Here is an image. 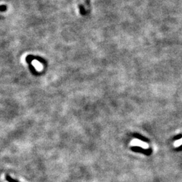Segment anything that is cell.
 Here are the masks:
<instances>
[{"instance_id":"cell-5","label":"cell","mask_w":182,"mask_h":182,"mask_svg":"<svg viewBox=\"0 0 182 182\" xmlns=\"http://www.w3.org/2000/svg\"><path fill=\"white\" fill-rule=\"evenodd\" d=\"M82 2H83V3H84V0H82Z\"/></svg>"},{"instance_id":"cell-2","label":"cell","mask_w":182,"mask_h":182,"mask_svg":"<svg viewBox=\"0 0 182 182\" xmlns=\"http://www.w3.org/2000/svg\"><path fill=\"white\" fill-rule=\"evenodd\" d=\"M134 142H135L136 143H133L132 144H134V145H137V146H142V147L143 148H148V144H146V143H144V142H142L141 141H140V140H134Z\"/></svg>"},{"instance_id":"cell-6","label":"cell","mask_w":182,"mask_h":182,"mask_svg":"<svg viewBox=\"0 0 182 182\" xmlns=\"http://www.w3.org/2000/svg\"><path fill=\"white\" fill-rule=\"evenodd\" d=\"M76 1H78V0H76Z\"/></svg>"},{"instance_id":"cell-4","label":"cell","mask_w":182,"mask_h":182,"mask_svg":"<svg viewBox=\"0 0 182 182\" xmlns=\"http://www.w3.org/2000/svg\"><path fill=\"white\" fill-rule=\"evenodd\" d=\"M181 144H182V139L177 140V141H176L175 142V146H179L180 145H181Z\"/></svg>"},{"instance_id":"cell-3","label":"cell","mask_w":182,"mask_h":182,"mask_svg":"<svg viewBox=\"0 0 182 182\" xmlns=\"http://www.w3.org/2000/svg\"><path fill=\"white\" fill-rule=\"evenodd\" d=\"M5 179L7 180V182H20L18 181H17V180H16L14 179H13V178H12L9 175H5Z\"/></svg>"},{"instance_id":"cell-7","label":"cell","mask_w":182,"mask_h":182,"mask_svg":"<svg viewBox=\"0 0 182 182\" xmlns=\"http://www.w3.org/2000/svg\"><path fill=\"white\" fill-rule=\"evenodd\" d=\"M0 14H1V12H0Z\"/></svg>"},{"instance_id":"cell-1","label":"cell","mask_w":182,"mask_h":182,"mask_svg":"<svg viewBox=\"0 0 182 182\" xmlns=\"http://www.w3.org/2000/svg\"><path fill=\"white\" fill-rule=\"evenodd\" d=\"M33 65L35 67V68H36L38 71H41L43 70L42 65H41L40 63L38 62V61H37V60L33 61Z\"/></svg>"}]
</instances>
